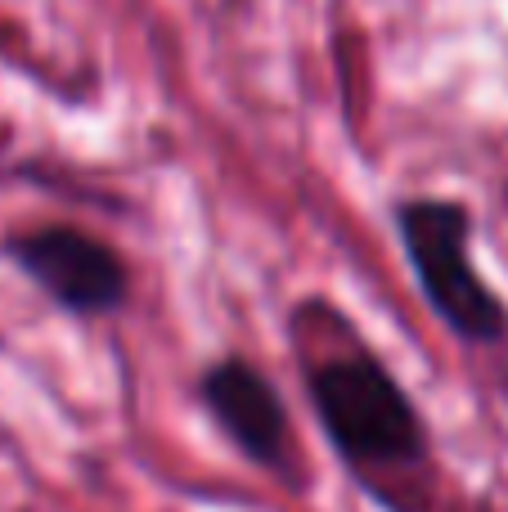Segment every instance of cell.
Listing matches in <instances>:
<instances>
[{"label":"cell","instance_id":"6da1fadb","mask_svg":"<svg viewBox=\"0 0 508 512\" xmlns=\"http://www.w3.org/2000/svg\"><path fill=\"white\" fill-rule=\"evenodd\" d=\"M306 391L333 450L360 477H401L428 463V427L396 373L365 346L324 355L306 369Z\"/></svg>","mask_w":508,"mask_h":512},{"label":"cell","instance_id":"7a4b0ae2","mask_svg":"<svg viewBox=\"0 0 508 512\" xmlns=\"http://www.w3.org/2000/svg\"><path fill=\"white\" fill-rule=\"evenodd\" d=\"M396 234L432 315L464 342H504L508 306L468 256L473 212L455 198H410L396 207Z\"/></svg>","mask_w":508,"mask_h":512},{"label":"cell","instance_id":"3957f363","mask_svg":"<svg viewBox=\"0 0 508 512\" xmlns=\"http://www.w3.org/2000/svg\"><path fill=\"white\" fill-rule=\"evenodd\" d=\"M5 252L54 306L72 310V315H108V310L122 306L126 288H131L122 256L108 243L90 239L86 230H72V225L27 230L9 239Z\"/></svg>","mask_w":508,"mask_h":512},{"label":"cell","instance_id":"277c9868","mask_svg":"<svg viewBox=\"0 0 508 512\" xmlns=\"http://www.w3.org/2000/svg\"><path fill=\"white\" fill-rule=\"evenodd\" d=\"M203 405L221 423V432L248 454L252 463L270 472H288V445H293V427H288L284 396L275 382L248 364L243 355H225L203 373Z\"/></svg>","mask_w":508,"mask_h":512}]
</instances>
